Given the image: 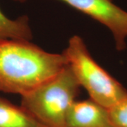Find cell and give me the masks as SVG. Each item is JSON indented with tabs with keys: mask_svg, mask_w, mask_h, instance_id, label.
<instances>
[{
	"mask_svg": "<svg viewBox=\"0 0 127 127\" xmlns=\"http://www.w3.org/2000/svg\"><path fill=\"white\" fill-rule=\"evenodd\" d=\"M64 127H116L109 109L91 99L76 100L68 111Z\"/></svg>",
	"mask_w": 127,
	"mask_h": 127,
	"instance_id": "5",
	"label": "cell"
},
{
	"mask_svg": "<svg viewBox=\"0 0 127 127\" xmlns=\"http://www.w3.org/2000/svg\"><path fill=\"white\" fill-rule=\"evenodd\" d=\"M81 86L66 66L55 76L21 95V106L45 127H64Z\"/></svg>",
	"mask_w": 127,
	"mask_h": 127,
	"instance_id": "2",
	"label": "cell"
},
{
	"mask_svg": "<svg viewBox=\"0 0 127 127\" xmlns=\"http://www.w3.org/2000/svg\"><path fill=\"white\" fill-rule=\"evenodd\" d=\"M24 2L27 0H13ZM106 26L112 32L118 51L127 47V11L111 0H59Z\"/></svg>",
	"mask_w": 127,
	"mask_h": 127,
	"instance_id": "4",
	"label": "cell"
},
{
	"mask_svg": "<svg viewBox=\"0 0 127 127\" xmlns=\"http://www.w3.org/2000/svg\"><path fill=\"white\" fill-rule=\"evenodd\" d=\"M62 54L90 99L107 109L127 99V89L95 62L81 37H71Z\"/></svg>",
	"mask_w": 127,
	"mask_h": 127,
	"instance_id": "3",
	"label": "cell"
},
{
	"mask_svg": "<svg viewBox=\"0 0 127 127\" xmlns=\"http://www.w3.org/2000/svg\"><path fill=\"white\" fill-rule=\"evenodd\" d=\"M0 127H45L21 106L0 96Z\"/></svg>",
	"mask_w": 127,
	"mask_h": 127,
	"instance_id": "6",
	"label": "cell"
},
{
	"mask_svg": "<svg viewBox=\"0 0 127 127\" xmlns=\"http://www.w3.org/2000/svg\"><path fill=\"white\" fill-rule=\"evenodd\" d=\"M116 127H127V98L109 109Z\"/></svg>",
	"mask_w": 127,
	"mask_h": 127,
	"instance_id": "8",
	"label": "cell"
},
{
	"mask_svg": "<svg viewBox=\"0 0 127 127\" xmlns=\"http://www.w3.org/2000/svg\"><path fill=\"white\" fill-rule=\"evenodd\" d=\"M63 54L48 52L21 39L0 40V91L23 95L59 73Z\"/></svg>",
	"mask_w": 127,
	"mask_h": 127,
	"instance_id": "1",
	"label": "cell"
},
{
	"mask_svg": "<svg viewBox=\"0 0 127 127\" xmlns=\"http://www.w3.org/2000/svg\"><path fill=\"white\" fill-rule=\"evenodd\" d=\"M32 32L29 18L23 15L16 19H11L0 9V40L21 39L31 40Z\"/></svg>",
	"mask_w": 127,
	"mask_h": 127,
	"instance_id": "7",
	"label": "cell"
}]
</instances>
